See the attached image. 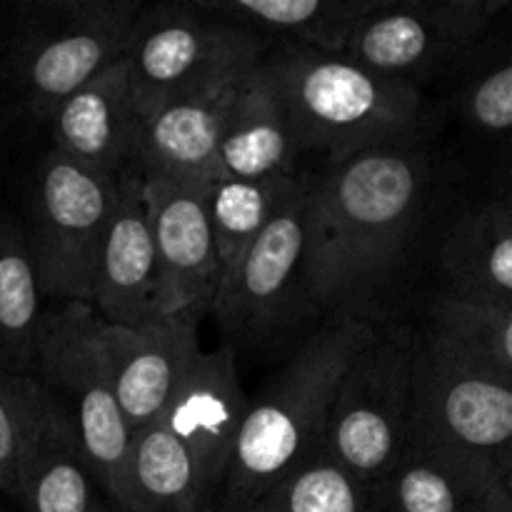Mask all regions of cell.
Segmentation results:
<instances>
[{"label": "cell", "mask_w": 512, "mask_h": 512, "mask_svg": "<svg viewBox=\"0 0 512 512\" xmlns=\"http://www.w3.org/2000/svg\"><path fill=\"white\" fill-rule=\"evenodd\" d=\"M308 183L283 213L228 265L210 305L225 348L240 360L273 358L295 340L303 325L320 328L305 278L308 263Z\"/></svg>", "instance_id": "obj_6"}, {"label": "cell", "mask_w": 512, "mask_h": 512, "mask_svg": "<svg viewBox=\"0 0 512 512\" xmlns=\"http://www.w3.org/2000/svg\"><path fill=\"white\" fill-rule=\"evenodd\" d=\"M118 178L93 173L48 148L25 185V243L38 270L40 290L53 305H88L95 250L113 213Z\"/></svg>", "instance_id": "obj_8"}, {"label": "cell", "mask_w": 512, "mask_h": 512, "mask_svg": "<svg viewBox=\"0 0 512 512\" xmlns=\"http://www.w3.org/2000/svg\"><path fill=\"white\" fill-rule=\"evenodd\" d=\"M48 303L18 215L0 210V370L33 375Z\"/></svg>", "instance_id": "obj_23"}, {"label": "cell", "mask_w": 512, "mask_h": 512, "mask_svg": "<svg viewBox=\"0 0 512 512\" xmlns=\"http://www.w3.org/2000/svg\"><path fill=\"white\" fill-rule=\"evenodd\" d=\"M508 0H383L345 45V58L393 83L423 93L425 83L450 80L488 38Z\"/></svg>", "instance_id": "obj_10"}, {"label": "cell", "mask_w": 512, "mask_h": 512, "mask_svg": "<svg viewBox=\"0 0 512 512\" xmlns=\"http://www.w3.org/2000/svg\"><path fill=\"white\" fill-rule=\"evenodd\" d=\"M415 380V325L378 323L335 385L320 448L358 493L405 455Z\"/></svg>", "instance_id": "obj_7"}, {"label": "cell", "mask_w": 512, "mask_h": 512, "mask_svg": "<svg viewBox=\"0 0 512 512\" xmlns=\"http://www.w3.org/2000/svg\"><path fill=\"white\" fill-rule=\"evenodd\" d=\"M245 408L248 395L240 383L238 360L218 345L208 353H195L158 420L188 453L205 512L218 508Z\"/></svg>", "instance_id": "obj_12"}, {"label": "cell", "mask_w": 512, "mask_h": 512, "mask_svg": "<svg viewBox=\"0 0 512 512\" xmlns=\"http://www.w3.org/2000/svg\"><path fill=\"white\" fill-rule=\"evenodd\" d=\"M120 512H205L193 463L183 445L163 428L133 433Z\"/></svg>", "instance_id": "obj_24"}, {"label": "cell", "mask_w": 512, "mask_h": 512, "mask_svg": "<svg viewBox=\"0 0 512 512\" xmlns=\"http://www.w3.org/2000/svg\"><path fill=\"white\" fill-rule=\"evenodd\" d=\"M18 503L25 512H108L73 423L33 378H18Z\"/></svg>", "instance_id": "obj_13"}, {"label": "cell", "mask_w": 512, "mask_h": 512, "mask_svg": "<svg viewBox=\"0 0 512 512\" xmlns=\"http://www.w3.org/2000/svg\"><path fill=\"white\" fill-rule=\"evenodd\" d=\"M90 335L130 433L158 423L200 350L198 323L165 318L140 328H123L93 313Z\"/></svg>", "instance_id": "obj_16"}, {"label": "cell", "mask_w": 512, "mask_h": 512, "mask_svg": "<svg viewBox=\"0 0 512 512\" xmlns=\"http://www.w3.org/2000/svg\"><path fill=\"white\" fill-rule=\"evenodd\" d=\"M373 330L365 320L323 323L248 398L215 512L265 500L320 448L335 385Z\"/></svg>", "instance_id": "obj_2"}, {"label": "cell", "mask_w": 512, "mask_h": 512, "mask_svg": "<svg viewBox=\"0 0 512 512\" xmlns=\"http://www.w3.org/2000/svg\"><path fill=\"white\" fill-rule=\"evenodd\" d=\"M415 333L453 363L512 380V308L443 288L425 303Z\"/></svg>", "instance_id": "obj_22"}, {"label": "cell", "mask_w": 512, "mask_h": 512, "mask_svg": "<svg viewBox=\"0 0 512 512\" xmlns=\"http://www.w3.org/2000/svg\"><path fill=\"white\" fill-rule=\"evenodd\" d=\"M245 75L170 98L140 115L135 165L143 178L193 185L213 178L225 113Z\"/></svg>", "instance_id": "obj_17"}, {"label": "cell", "mask_w": 512, "mask_h": 512, "mask_svg": "<svg viewBox=\"0 0 512 512\" xmlns=\"http://www.w3.org/2000/svg\"><path fill=\"white\" fill-rule=\"evenodd\" d=\"M405 453L440 465L475 495L512 483V380L453 363L415 333Z\"/></svg>", "instance_id": "obj_4"}, {"label": "cell", "mask_w": 512, "mask_h": 512, "mask_svg": "<svg viewBox=\"0 0 512 512\" xmlns=\"http://www.w3.org/2000/svg\"><path fill=\"white\" fill-rule=\"evenodd\" d=\"M433 183L430 125L313 170L305 278L320 325L380 323L378 298L403 268Z\"/></svg>", "instance_id": "obj_1"}, {"label": "cell", "mask_w": 512, "mask_h": 512, "mask_svg": "<svg viewBox=\"0 0 512 512\" xmlns=\"http://www.w3.org/2000/svg\"><path fill=\"white\" fill-rule=\"evenodd\" d=\"M280 500L283 512H363L358 488L323 448L280 485Z\"/></svg>", "instance_id": "obj_28"}, {"label": "cell", "mask_w": 512, "mask_h": 512, "mask_svg": "<svg viewBox=\"0 0 512 512\" xmlns=\"http://www.w3.org/2000/svg\"><path fill=\"white\" fill-rule=\"evenodd\" d=\"M445 290L512 308V208L490 198L465 208L445 228L438 248Z\"/></svg>", "instance_id": "obj_21"}, {"label": "cell", "mask_w": 512, "mask_h": 512, "mask_svg": "<svg viewBox=\"0 0 512 512\" xmlns=\"http://www.w3.org/2000/svg\"><path fill=\"white\" fill-rule=\"evenodd\" d=\"M453 105L465 125L490 140H508L512 125V58L510 43L490 33L455 75Z\"/></svg>", "instance_id": "obj_26"}, {"label": "cell", "mask_w": 512, "mask_h": 512, "mask_svg": "<svg viewBox=\"0 0 512 512\" xmlns=\"http://www.w3.org/2000/svg\"><path fill=\"white\" fill-rule=\"evenodd\" d=\"M143 5L138 0H33L5 20V73L33 120L123 63Z\"/></svg>", "instance_id": "obj_5"}, {"label": "cell", "mask_w": 512, "mask_h": 512, "mask_svg": "<svg viewBox=\"0 0 512 512\" xmlns=\"http://www.w3.org/2000/svg\"><path fill=\"white\" fill-rule=\"evenodd\" d=\"M303 150L283 100L260 63L240 80L220 130L215 175L240 180L290 178L303 173Z\"/></svg>", "instance_id": "obj_19"}, {"label": "cell", "mask_w": 512, "mask_h": 512, "mask_svg": "<svg viewBox=\"0 0 512 512\" xmlns=\"http://www.w3.org/2000/svg\"><path fill=\"white\" fill-rule=\"evenodd\" d=\"M480 498L483 495L470 493L440 465L405 453L388 475L360 493V508L363 512H478Z\"/></svg>", "instance_id": "obj_27"}, {"label": "cell", "mask_w": 512, "mask_h": 512, "mask_svg": "<svg viewBox=\"0 0 512 512\" xmlns=\"http://www.w3.org/2000/svg\"><path fill=\"white\" fill-rule=\"evenodd\" d=\"M263 53L255 35L205 13L198 0L143 5L125 53L138 115L178 95L240 78Z\"/></svg>", "instance_id": "obj_9"}, {"label": "cell", "mask_w": 512, "mask_h": 512, "mask_svg": "<svg viewBox=\"0 0 512 512\" xmlns=\"http://www.w3.org/2000/svg\"><path fill=\"white\" fill-rule=\"evenodd\" d=\"M0 493L18 500V378L0 370Z\"/></svg>", "instance_id": "obj_29"}, {"label": "cell", "mask_w": 512, "mask_h": 512, "mask_svg": "<svg viewBox=\"0 0 512 512\" xmlns=\"http://www.w3.org/2000/svg\"><path fill=\"white\" fill-rule=\"evenodd\" d=\"M240 512H283V500H280V488L275 490L273 495H268L265 500H260V503L250 505V508L240 510Z\"/></svg>", "instance_id": "obj_30"}, {"label": "cell", "mask_w": 512, "mask_h": 512, "mask_svg": "<svg viewBox=\"0 0 512 512\" xmlns=\"http://www.w3.org/2000/svg\"><path fill=\"white\" fill-rule=\"evenodd\" d=\"M383 0H198L205 13L248 30L268 48L343 55L358 25Z\"/></svg>", "instance_id": "obj_20"}, {"label": "cell", "mask_w": 512, "mask_h": 512, "mask_svg": "<svg viewBox=\"0 0 512 512\" xmlns=\"http://www.w3.org/2000/svg\"><path fill=\"white\" fill-rule=\"evenodd\" d=\"M108 512H120V510H115V508H110V510H108Z\"/></svg>", "instance_id": "obj_33"}, {"label": "cell", "mask_w": 512, "mask_h": 512, "mask_svg": "<svg viewBox=\"0 0 512 512\" xmlns=\"http://www.w3.org/2000/svg\"><path fill=\"white\" fill-rule=\"evenodd\" d=\"M10 100H15L13 93H10L8 88H0V133H3V130H5V120H8Z\"/></svg>", "instance_id": "obj_32"}, {"label": "cell", "mask_w": 512, "mask_h": 512, "mask_svg": "<svg viewBox=\"0 0 512 512\" xmlns=\"http://www.w3.org/2000/svg\"><path fill=\"white\" fill-rule=\"evenodd\" d=\"M310 170L290 178L240 180L213 175L205 183L210 228L223 273L228 265L283 213L285 205L308 183Z\"/></svg>", "instance_id": "obj_25"}, {"label": "cell", "mask_w": 512, "mask_h": 512, "mask_svg": "<svg viewBox=\"0 0 512 512\" xmlns=\"http://www.w3.org/2000/svg\"><path fill=\"white\" fill-rule=\"evenodd\" d=\"M260 70L283 100L303 155H323V165L343 163L433 120L425 93L380 78L345 55L280 45L265 50Z\"/></svg>", "instance_id": "obj_3"}, {"label": "cell", "mask_w": 512, "mask_h": 512, "mask_svg": "<svg viewBox=\"0 0 512 512\" xmlns=\"http://www.w3.org/2000/svg\"><path fill=\"white\" fill-rule=\"evenodd\" d=\"M88 308L105 323L123 328L165 320L145 178L138 165L118 175L113 213L90 270Z\"/></svg>", "instance_id": "obj_15"}, {"label": "cell", "mask_w": 512, "mask_h": 512, "mask_svg": "<svg viewBox=\"0 0 512 512\" xmlns=\"http://www.w3.org/2000/svg\"><path fill=\"white\" fill-rule=\"evenodd\" d=\"M0 88H8V73H5V20H0Z\"/></svg>", "instance_id": "obj_31"}, {"label": "cell", "mask_w": 512, "mask_h": 512, "mask_svg": "<svg viewBox=\"0 0 512 512\" xmlns=\"http://www.w3.org/2000/svg\"><path fill=\"white\" fill-rule=\"evenodd\" d=\"M160 275V315L200 325L218 293L223 265L210 228L205 183L145 178Z\"/></svg>", "instance_id": "obj_14"}, {"label": "cell", "mask_w": 512, "mask_h": 512, "mask_svg": "<svg viewBox=\"0 0 512 512\" xmlns=\"http://www.w3.org/2000/svg\"><path fill=\"white\" fill-rule=\"evenodd\" d=\"M93 310L83 303L53 305L40 335L35 368L38 380L65 410L85 450L95 483L113 508L125 493L133 433L123 420L103 363L90 335Z\"/></svg>", "instance_id": "obj_11"}, {"label": "cell", "mask_w": 512, "mask_h": 512, "mask_svg": "<svg viewBox=\"0 0 512 512\" xmlns=\"http://www.w3.org/2000/svg\"><path fill=\"white\" fill-rule=\"evenodd\" d=\"M45 125L50 148L93 173L118 178L133 168L140 115L125 60L65 98Z\"/></svg>", "instance_id": "obj_18"}]
</instances>
